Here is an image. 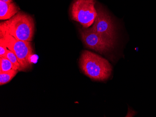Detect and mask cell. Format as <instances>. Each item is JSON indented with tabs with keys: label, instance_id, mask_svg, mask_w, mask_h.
I'll return each mask as SVG.
<instances>
[{
	"label": "cell",
	"instance_id": "1",
	"mask_svg": "<svg viewBox=\"0 0 156 117\" xmlns=\"http://www.w3.org/2000/svg\"><path fill=\"white\" fill-rule=\"evenodd\" d=\"M79 64L82 72L93 80L105 81L112 73V66L107 59L88 50L82 52Z\"/></svg>",
	"mask_w": 156,
	"mask_h": 117
},
{
	"label": "cell",
	"instance_id": "2",
	"mask_svg": "<svg viewBox=\"0 0 156 117\" xmlns=\"http://www.w3.org/2000/svg\"><path fill=\"white\" fill-rule=\"evenodd\" d=\"M35 27L32 16L19 11L12 18L1 22L0 32L8 33L19 40L31 42L34 37Z\"/></svg>",
	"mask_w": 156,
	"mask_h": 117
},
{
	"label": "cell",
	"instance_id": "3",
	"mask_svg": "<svg viewBox=\"0 0 156 117\" xmlns=\"http://www.w3.org/2000/svg\"><path fill=\"white\" fill-rule=\"evenodd\" d=\"M0 43L16 55L22 71H26L32 67L31 59L33 50L31 42L19 40L8 33L0 32Z\"/></svg>",
	"mask_w": 156,
	"mask_h": 117
},
{
	"label": "cell",
	"instance_id": "4",
	"mask_svg": "<svg viewBox=\"0 0 156 117\" xmlns=\"http://www.w3.org/2000/svg\"><path fill=\"white\" fill-rule=\"evenodd\" d=\"M96 0H74L70 8L72 20L79 22L84 28H88L97 16Z\"/></svg>",
	"mask_w": 156,
	"mask_h": 117
},
{
	"label": "cell",
	"instance_id": "5",
	"mask_svg": "<svg viewBox=\"0 0 156 117\" xmlns=\"http://www.w3.org/2000/svg\"><path fill=\"white\" fill-rule=\"evenodd\" d=\"M80 34L86 46L99 53H107L114 48L115 41L102 37L91 28L81 29Z\"/></svg>",
	"mask_w": 156,
	"mask_h": 117
},
{
	"label": "cell",
	"instance_id": "6",
	"mask_svg": "<svg viewBox=\"0 0 156 117\" xmlns=\"http://www.w3.org/2000/svg\"><path fill=\"white\" fill-rule=\"evenodd\" d=\"M96 9L97 16L90 28L102 37L115 41V27L111 16L101 7H99Z\"/></svg>",
	"mask_w": 156,
	"mask_h": 117
},
{
	"label": "cell",
	"instance_id": "7",
	"mask_svg": "<svg viewBox=\"0 0 156 117\" xmlns=\"http://www.w3.org/2000/svg\"><path fill=\"white\" fill-rule=\"evenodd\" d=\"M19 6L15 2H6L0 1V20H8L19 12Z\"/></svg>",
	"mask_w": 156,
	"mask_h": 117
},
{
	"label": "cell",
	"instance_id": "8",
	"mask_svg": "<svg viewBox=\"0 0 156 117\" xmlns=\"http://www.w3.org/2000/svg\"><path fill=\"white\" fill-rule=\"evenodd\" d=\"M19 72L16 70H12L7 72H0V85L9 83Z\"/></svg>",
	"mask_w": 156,
	"mask_h": 117
},
{
	"label": "cell",
	"instance_id": "9",
	"mask_svg": "<svg viewBox=\"0 0 156 117\" xmlns=\"http://www.w3.org/2000/svg\"><path fill=\"white\" fill-rule=\"evenodd\" d=\"M12 70H18L7 57L0 58V72H7Z\"/></svg>",
	"mask_w": 156,
	"mask_h": 117
},
{
	"label": "cell",
	"instance_id": "10",
	"mask_svg": "<svg viewBox=\"0 0 156 117\" xmlns=\"http://www.w3.org/2000/svg\"><path fill=\"white\" fill-rule=\"evenodd\" d=\"M5 57H7L9 60L11 61V62L13 64L14 66L16 67L18 71H22L21 66L18 62V58L14 52L8 49Z\"/></svg>",
	"mask_w": 156,
	"mask_h": 117
},
{
	"label": "cell",
	"instance_id": "11",
	"mask_svg": "<svg viewBox=\"0 0 156 117\" xmlns=\"http://www.w3.org/2000/svg\"><path fill=\"white\" fill-rule=\"evenodd\" d=\"M8 49L2 43H0V58L5 57Z\"/></svg>",
	"mask_w": 156,
	"mask_h": 117
},
{
	"label": "cell",
	"instance_id": "12",
	"mask_svg": "<svg viewBox=\"0 0 156 117\" xmlns=\"http://www.w3.org/2000/svg\"><path fill=\"white\" fill-rule=\"evenodd\" d=\"M0 1H2L5 2H13V0H0Z\"/></svg>",
	"mask_w": 156,
	"mask_h": 117
}]
</instances>
